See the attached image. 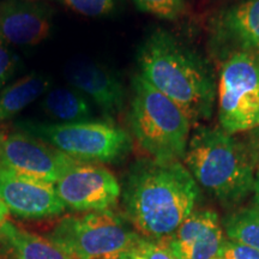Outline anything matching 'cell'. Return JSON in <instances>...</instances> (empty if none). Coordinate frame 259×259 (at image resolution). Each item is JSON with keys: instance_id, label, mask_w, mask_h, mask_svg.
Masks as SVG:
<instances>
[{"instance_id": "cell-1", "label": "cell", "mask_w": 259, "mask_h": 259, "mask_svg": "<svg viewBox=\"0 0 259 259\" xmlns=\"http://www.w3.org/2000/svg\"><path fill=\"white\" fill-rule=\"evenodd\" d=\"M200 187L180 161L142 158L126 177L122 190L126 219L138 234L168 238L196 210Z\"/></svg>"}, {"instance_id": "cell-2", "label": "cell", "mask_w": 259, "mask_h": 259, "mask_svg": "<svg viewBox=\"0 0 259 259\" xmlns=\"http://www.w3.org/2000/svg\"><path fill=\"white\" fill-rule=\"evenodd\" d=\"M139 74L199 126L213 113L218 85L210 64L167 30H155L137 52Z\"/></svg>"}, {"instance_id": "cell-3", "label": "cell", "mask_w": 259, "mask_h": 259, "mask_svg": "<svg viewBox=\"0 0 259 259\" xmlns=\"http://www.w3.org/2000/svg\"><path fill=\"white\" fill-rule=\"evenodd\" d=\"M184 162L198 186L226 208L253 192L257 164L250 148L221 126H197Z\"/></svg>"}, {"instance_id": "cell-4", "label": "cell", "mask_w": 259, "mask_h": 259, "mask_svg": "<svg viewBox=\"0 0 259 259\" xmlns=\"http://www.w3.org/2000/svg\"><path fill=\"white\" fill-rule=\"evenodd\" d=\"M128 122L137 143L150 158L180 161L190 141V119L177 103L141 74L131 79Z\"/></svg>"}, {"instance_id": "cell-5", "label": "cell", "mask_w": 259, "mask_h": 259, "mask_svg": "<svg viewBox=\"0 0 259 259\" xmlns=\"http://www.w3.org/2000/svg\"><path fill=\"white\" fill-rule=\"evenodd\" d=\"M15 127L73 160L88 163H112L127 156L132 149L128 132L109 121L60 124L22 120L16 122Z\"/></svg>"}, {"instance_id": "cell-6", "label": "cell", "mask_w": 259, "mask_h": 259, "mask_svg": "<svg viewBox=\"0 0 259 259\" xmlns=\"http://www.w3.org/2000/svg\"><path fill=\"white\" fill-rule=\"evenodd\" d=\"M112 210L67 216L47 238L72 259H118L139 238Z\"/></svg>"}, {"instance_id": "cell-7", "label": "cell", "mask_w": 259, "mask_h": 259, "mask_svg": "<svg viewBox=\"0 0 259 259\" xmlns=\"http://www.w3.org/2000/svg\"><path fill=\"white\" fill-rule=\"evenodd\" d=\"M220 126L235 135L259 127V59L248 53L226 57L220 70Z\"/></svg>"}, {"instance_id": "cell-8", "label": "cell", "mask_w": 259, "mask_h": 259, "mask_svg": "<svg viewBox=\"0 0 259 259\" xmlns=\"http://www.w3.org/2000/svg\"><path fill=\"white\" fill-rule=\"evenodd\" d=\"M54 186L65 208L78 212L111 210L121 194L120 184L111 170L102 164L77 160Z\"/></svg>"}, {"instance_id": "cell-9", "label": "cell", "mask_w": 259, "mask_h": 259, "mask_svg": "<svg viewBox=\"0 0 259 259\" xmlns=\"http://www.w3.org/2000/svg\"><path fill=\"white\" fill-rule=\"evenodd\" d=\"M76 160L34 136L0 131V166L53 184Z\"/></svg>"}, {"instance_id": "cell-10", "label": "cell", "mask_w": 259, "mask_h": 259, "mask_svg": "<svg viewBox=\"0 0 259 259\" xmlns=\"http://www.w3.org/2000/svg\"><path fill=\"white\" fill-rule=\"evenodd\" d=\"M0 199L9 212L22 219H45L65 211L56 186L0 166Z\"/></svg>"}, {"instance_id": "cell-11", "label": "cell", "mask_w": 259, "mask_h": 259, "mask_svg": "<svg viewBox=\"0 0 259 259\" xmlns=\"http://www.w3.org/2000/svg\"><path fill=\"white\" fill-rule=\"evenodd\" d=\"M212 45L226 57L248 53L259 59V0H238L216 16Z\"/></svg>"}, {"instance_id": "cell-12", "label": "cell", "mask_w": 259, "mask_h": 259, "mask_svg": "<svg viewBox=\"0 0 259 259\" xmlns=\"http://www.w3.org/2000/svg\"><path fill=\"white\" fill-rule=\"evenodd\" d=\"M64 77L70 87L82 93L109 118L124 109V83L106 65L87 59L74 60L65 66Z\"/></svg>"}, {"instance_id": "cell-13", "label": "cell", "mask_w": 259, "mask_h": 259, "mask_svg": "<svg viewBox=\"0 0 259 259\" xmlns=\"http://www.w3.org/2000/svg\"><path fill=\"white\" fill-rule=\"evenodd\" d=\"M53 10L34 0H5L0 4V37L16 47H35L50 36Z\"/></svg>"}, {"instance_id": "cell-14", "label": "cell", "mask_w": 259, "mask_h": 259, "mask_svg": "<svg viewBox=\"0 0 259 259\" xmlns=\"http://www.w3.org/2000/svg\"><path fill=\"white\" fill-rule=\"evenodd\" d=\"M225 236L218 213L194 210L163 240L178 259H213L219 257Z\"/></svg>"}, {"instance_id": "cell-15", "label": "cell", "mask_w": 259, "mask_h": 259, "mask_svg": "<svg viewBox=\"0 0 259 259\" xmlns=\"http://www.w3.org/2000/svg\"><path fill=\"white\" fill-rule=\"evenodd\" d=\"M0 250L10 259H72L48 238L8 220L0 226Z\"/></svg>"}, {"instance_id": "cell-16", "label": "cell", "mask_w": 259, "mask_h": 259, "mask_svg": "<svg viewBox=\"0 0 259 259\" xmlns=\"http://www.w3.org/2000/svg\"><path fill=\"white\" fill-rule=\"evenodd\" d=\"M51 87V77L36 71L6 85L0 92V124L14 119L29 105L44 96Z\"/></svg>"}, {"instance_id": "cell-17", "label": "cell", "mask_w": 259, "mask_h": 259, "mask_svg": "<svg viewBox=\"0 0 259 259\" xmlns=\"http://www.w3.org/2000/svg\"><path fill=\"white\" fill-rule=\"evenodd\" d=\"M44 112L60 124L92 121L93 108L90 101L72 87L50 89L41 100Z\"/></svg>"}, {"instance_id": "cell-18", "label": "cell", "mask_w": 259, "mask_h": 259, "mask_svg": "<svg viewBox=\"0 0 259 259\" xmlns=\"http://www.w3.org/2000/svg\"><path fill=\"white\" fill-rule=\"evenodd\" d=\"M222 228L228 240L248 246L259 252V210L252 206L240 208L223 218Z\"/></svg>"}, {"instance_id": "cell-19", "label": "cell", "mask_w": 259, "mask_h": 259, "mask_svg": "<svg viewBox=\"0 0 259 259\" xmlns=\"http://www.w3.org/2000/svg\"><path fill=\"white\" fill-rule=\"evenodd\" d=\"M118 259H178L163 239L139 238Z\"/></svg>"}, {"instance_id": "cell-20", "label": "cell", "mask_w": 259, "mask_h": 259, "mask_svg": "<svg viewBox=\"0 0 259 259\" xmlns=\"http://www.w3.org/2000/svg\"><path fill=\"white\" fill-rule=\"evenodd\" d=\"M138 10L155 17L176 21L185 12V0H134Z\"/></svg>"}, {"instance_id": "cell-21", "label": "cell", "mask_w": 259, "mask_h": 259, "mask_svg": "<svg viewBox=\"0 0 259 259\" xmlns=\"http://www.w3.org/2000/svg\"><path fill=\"white\" fill-rule=\"evenodd\" d=\"M85 17H102L114 10L116 0H57Z\"/></svg>"}, {"instance_id": "cell-22", "label": "cell", "mask_w": 259, "mask_h": 259, "mask_svg": "<svg viewBox=\"0 0 259 259\" xmlns=\"http://www.w3.org/2000/svg\"><path fill=\"white\" fill-rule=\"evenodd\" d=\"M18 58L6 42L0 37V92L6 87L8 80L14 76Z\"/></svg>"}, {"instance_id": "cell-23", "label": "cell", "mask_w": 259, "mask_h": 259, "mask_svg": "<svg viewBox=\"0 0 259 259\" xmlns=\"http://www.w3.org/2000/svg\"><path fill=\"white\" fill-rule=\"evenodd\" d=\"M219 257L223 259H259V252L248 246L232 240H225Z\"/></svg>"}, {"instance_id": "cell-24", "label": "cell", "mask_w": 259, "mask_h": 259, "mask_svg": "<svg viewBox=\"0 0 259 259\" xmlns=\"http://www.w3.org/2000/svg\"><path fill=\"white\" fill-rule=\"evenodd\" d=\"M246 144L250 148L252 156H253L255 164H257V168H259V127H255L247 132Z\"/></svg>"}, {"instance_id": "cell-25", "label": "cell", "mask_w": 259, "mask_h": 259, "mask_svg": "<svg viewBox=\"0 0 259 259\" xmlns=\"http://www.w3.org/2000/svg\"><path fill=\"white\" fill-rule=\"evenodd\" d=\"M253 206L259 210V168L255 173L254 187H253Z\"/></svg>"}, {"instance_id": "cell-26", "label": "cell", "mask_w": 259, "mask_h": 259, "mask_svg": "<svg viewBox=\"0 0 259 259\" xmlns=\"http://www.w3.org/2000/svg\"><path fill=\"white\" fill-rule=\"evenodd\" d=\"M8 215H9V209L6 208L5 204L2 202V199H0V226L6 221Z\"/></svg>"}, {"instance_id": "cell-27", "label": "cell", "mask_w": 259, "mask_h": 259, "mask_svg": "<svg viewBox=\"0 0 259 259\" xmlns=\"http://www.w3.org/2000/svg\"><path fill=\"white\" fill-rule=\"evenodd\" d=\"M213 259H223V258H221V257H216V258H213Z\"/></svg>"}]
</instances>
